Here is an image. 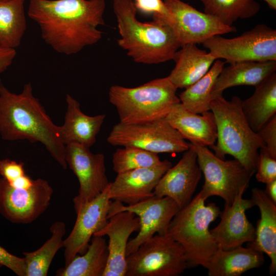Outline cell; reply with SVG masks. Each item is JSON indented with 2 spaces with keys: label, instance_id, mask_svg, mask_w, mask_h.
<instances>
[{
  "label": "cell",
  "instance_id": "obj_1",
  "mask_svg": "<svg viewBox=\"0 0 276 276\" xmlns=\"http://www.w3.org/2000/svg\"><path fill=\"white\" fill-rule=\"evenodd\" d=\"M105 0H30L28 15L58 53L75 54L102 38Z\"/></svg>",
  "mask_w": 276,
  "mask_h": 276
},
{
  "label": "cell",
  "instance_id": "obj_2",
  "mask_svg": "<svg viewBox=\"0 0 276 276\" xmlns=\"http://www.w3.org/2000/svg\"><path fill=\"white\" fill-rule=\"evenodd\" d=\"M0 134L6 141L40 142L63 169L67 167L65 145L60 137L59 126L53 122L33 95L30 82L26 83L22 91L17 94L0 81Z\"/></svg>",
  "mask_w": 276,
  "mask_h": 276
},
{
  "label": "cell",
  "instance_id": "obj_3",
  "mask_svg": "<svg viewBox=\"0 0 276 276\" xmlns=\"http://www.w3.org/2000/svg\"><path fill=\"white\" fill-rule=\"evenodd\" d=\"M113 10L120 36L118 44L134 61L153 64L173 60L181 45L167 21L153 16L151 21H140L133 0H113Z\"/></svg>",
  "mask_w": 276,
  "mask_h": 276
},
{
  "label": "cell",
  "instance_id": "obj_4",
  "mask_svg": "<svg viewBox=\"0 0 276 276\" xmlns=\"http://www.w3.org/2000/svg\"><path fill=\"white\" fill-rule=\"evenodd\" d=\"M242 100L234 96L230 101L222 95L214 97L210 108L217 127L216 144L210 148L224 159L226 155L238 160L252 176L256 171L259 150L265 145L249 125L242 111Z\"/></svg>",
  "mask_w": 276,
  "mask_h": 276
},
{
  "label": "cell",
  "instance_id": "obj_5",
  "mask_svg": "<svg viewBox=\"0 0 276 276\" xmlns=\"http://www.w3.org/2000/svg\"><path fill=\"white\" fill-rule=\"evenodd\" d=\"M200 192L172 219L167 235L182 247L188 266L207 267L219 248L209 226L220 214L214 203L205 204Z\"/></svg>",
  "mask_w": 276,
  "mask_h": 276
},
{
  "label": "cell",
  "instance_id": "obj_6",
  "mask_svg": "<svg viewBox=\"0 0 276 276\" xmlns=\"http://www.w3.org/2000/svg\"><path fill=\"white\" fill-rule=\"evenodd\" d=\"M177 88L167 77L135 87L118 85L109 90V101L116 108L120 122L140 124L165 118L180 102Z\"/></svg>",
  "mask_w": 276,
  "mask_h": 276
},
{
  "label": "cell",
  "instance_id": "obj_7",
  "mask_svg": "<svg viewBox=\"0 0 276 276\" xmlns=\"http://www.w3.org/2000/svg\"><path fill=\"white\" fill-rule=\"evenodd\" d=\"M189 144L197 154L198 164L204 176L200 192L202 197L205 200L217 196L225 204H231L240 193H244L252 175L237 159L225 160L217 157L208 147Z\"/></svg>",
  "mask_w": 276,
  "mask_h": 276
},
{
  "label": "cell",
  "instance_id": "obj_8",
  "mask_svg": "<svg viewBox=\"0 0 276 276\" xmlns=\"http://www.w3.org/2000/svg\"><path fill=\"white\" fill-rule=\"evenodd\" d=\"M125 276H177L188 266L181 245L167 235H154L126 257Z\"/></svg>",
  "mask_w": 276,
  "mask_h": 276
},
{
  "label": "cell",
  "instance_id": "obj_9",
  "mask_svg": "<svg viewBox=\"0 0 276 276\" xmlns=\"http://www.w3.org/2000/svg\"><path fill=\"white\" fill-rule=\"evenodd\" d=\"M216 60L240 61H276V30L259 24L239 36H214L202 43Z\"/></svg>",
  "mask_w": 276,
  "mask_h": 276
},
{
  "label": "cell",
  "instance_id": "obj_10",
  "mask_svg": "<svg viewBox=\"0 0 276 276\" xmlns=\"http://www.w3.org/2000/svg\"><path fill=\"white\" fill-rule=\"evenodd\" d=\"M107 141L113 146H134L157 154L180 153L190 148L166 118L140 124L119 122L113 126Z\"/></svg>",
  "mask_w": 276,
  "mask_h": 276
},
{
  "label": "cell",
  "instance_id": "obj_11",
  "mask_svg": "<svg viewBox=\"0 0 276 276\" xmlns=\"http://www.w3.org/2000/svg\"><path fill=\"white\" fill-rule=\"evenodd\" d=\"M179 210L178 205L171 198L154 196L131 205H124L119 201H112L108 219L114 214L124 211H130L139 218L140 228L136 236L128 242L127 257L156 233L162 236L167 235L169 224Z\"/></svg>",
  "mask_w": 276,
  "mask_h": 276
},
{
  "label": "cell",
  "instance_id": "obj_12",
  "mask_svg": "<svg viewBox=\"0 0 276 276\" xmlns=\"http://www.w3.org/2000/svg\"><path fill=\"white\" fill-rule=\"evenodd\" d=\"M53 193V188L48 181L42 178L34 180L29 188L17 189L2 178L0 214L13 223H31L47 209Z\"/></svg>",
  "mask_w": 276,
  "mask_h": 276
},
{
  "label": "cell",
  "instance_id": "obj_13",
  "mask_svg": "<svg viewBox=\"0 0 276 276\" xmlns=\"http://www.w3.org/2000/svg\"><path fill=\"white\" fill-rule=\"evenodd\" d=\"M89 148L76 143L65 147L66 163L79 183L78 194L73 199L75 212L99 196L110 183L106 175L104 154L93 153Z\"/></svg>",
  "mask_w": 276,
  "mask_h": 276
},
{
  "label": "cell",
  "instance_id": "obj_14",
  "mask_svg": "<svg viewBox=\"0 0 276 276\" xmlns=\"http://www.w3.org/2000/svg\"><path fill=\"white\" fill-rule=\"evenodd\" d=\"M164 2L172 15L170 25L181 47L190 43H202L214 36L236 31L234 27L223 25L214 17L181 0Z\"/></svg>",
  "mask_w": 276,
  "mask_h": 276
},
{
  "label": "cell",
  "instance_id": "obj_15",
  "mask_svg": "<svg viewBox=\"0 0 276 276\" xmlns=\"http://www.w3.org/2000/svg\"><path fill=\"white\" fill-rule=\"evenodd\" d=\"M109 187L93 200L82 204L76 212L77 218L73 228L63 240L65 265L78 254H84L93 235L107 223L112 203L108 196Z\"/></svg>",
  "mask_w": 276,
  "mask_h": 276
},
{
  "label": "cell",
  "instance_id": "obj_16",
  "mask_svg": "<svg viewBox=\"0 0 276 276\" xmlns=\"http://www.w3.org/2000/svg\"><path fill=\"white\" fill-rule=\"evenodd\" d=\"M202 174L197 154L190 147L176 165L170 168L160 178L153 191L154 195L171 198L180 210L192 200Z\"/></svg>",
  "mask_w": 276,
  "mask_h": 276
},
{
  "label": "cell",
  "instance_id": "obj_17",
  "mask_svg": "<svg viewBox=\"0 0 276 276\" xmlns=\"http://www.w3.org/2000/svg\"><path fill=\"white\" fill-rule=\"evenodd\" d=\"M172 166L170 161L165 159L156 166L118 174L110 183L109 198L131 205L154 196L159 179Z\"/></svg>",
  "mask_w": 276,
  "mask_h": 276
},
{
  "label": "cell",
  "instance_id": "obj_18",
  "mask_svg": "<svg viewBox=\"0 0 276 276\" xmlns=\"http://www.w3.org/2000/svg\"><path fill=\"white\" fill-rule=\"evenodd\" d=\"M240 193L231 204H225L221 213V220L210 232L219 247L229 250L252 242L256 236V228L248 221L246 210L255 206L251 199L242 198Z\"/></svg>",
  "mask_w": 276,
  "mask_h": 276
},
{
  "label": "cell",
  "instance_id": "obj_19",
  "mask_svg": "<svg viewBox=\"0 0 276 276\" xmlns=\"http://www.w3.org/2000/svg\"><path fill=\"white\" fill-rule=\"evenodd\" d=\"M140 228L139 218L130 211H124L110 217L106 224L93 235L109 238L108 260L103 276H125L128 239Z\"/></svg>",
  "mask_w": 276,
  "mask_h": 276
},
{
  "label": "cell",
  "instance_id": "obj_20",
  "mask_svg": "<svg viewBox=\"0 0 276 276\" xmlns=\"http://www.w3.org/2000/svg\"><path fill=\"white\" fill-rule=\"evenodd\" d=\"M166 119L191 144L210 147L216 143L217 127L211 110L201 114L194 113L180 102L173 106Z\"/></svg>",
  "mask_w": 276,
  "mask_h": 276
},
{
  "label": "cell",
  "instance_id": "obj_21",
  "mask_svg": "<svg viewBox=\"0 0 276 276\" xmlns=\"http://www.w3.org/2000/svg\"><path fill=\"white\" fill-rule=\"evenodd\" d=\"M67 109L63 124L59 126L63 143H76L90 148L105 119V114L89 116L81 110L79 102L70 94L66 95Z\"/></svg>",
  "mask_w": 276,
  "mask_h": 276
},
{
  "label": "cell",
  "instance_id": "obj_22",
  "mask_svg": "<svg viewBox=\"0 0 276 276\" xmlns=\"http://www.w3.org/2000/svg\"><path fill=\"white\" fill-rule=\"evenodd\" d=\"M252 201L259 208L260 218L256 228L254 240L247 247L266 254L270 259L269 274L276 271V204L267 196L265 191L252 189Z\"/></svg>",
  "mask_w": 276,
  "mask_h": 276
},
{
  "label": "cell",
  "instance_id": "obj_23",
  "mask_svg": "<svg viewBox=\"0 0 276 276\" xmlns=\"http://www.w3.org/2000/svg\"><path fill=\"white\" fill-rule=\"evenodd\" d=\"M175 65L167 77L177 88H186L202 77L216 60L196 44L184 45L174 55Z\"/></svg>",
  "mask_w": 276,
  "mask_h": 276
},
{
  "label": "cell",
  "instance_id": "obj_24",
  "mask_svg": "<svg viewBox=\"0 0 276 276\" xmlns=\"http://www.w3.org/2000/svg\"><path fill=\"white\" fill-rule=\"evenodd\" d=\"M276 61H240L223 67L219 74L212 95L213 98L222 95L229 87L239 85L255 87L275 73Z\"/></svg>",
  "mask_w": 276,
  "mask_h": 276
},
{
  "label": "cell",
  "instance_id": "obj_25",
  "mask_svg": "<svg viewBox=\"0 0 276 276\" xmlns=\"http://www.w3.org/2000/svg\"><path fill=\"white\" fill-rule=\"evenodd\" d=\"M263 253L251 247L238 246L229 250L219 248L206 268L210 276H239L262 266Z\"/></svg>",
  "mask_w": 276,
  "mask_h": 276
},
{
  "label": "cell",
  "instance_id": "obj_26",
  "mask_svg": "<svg viewBox=\"0 0 276 276\" xmlns=\"http://www.w3.org/2000/svg\"><path fill=\"white\" fill-rule=\"evenodd\" d=\"M243 114L251 128L257 132L276 115V73L255 86L253 94L242 102Z\"/></svg>",
  "mask_w": 276,
  "mask_h": 276
},
{
  "label": "cell",
  "instance_id": "obj_27",
  "mask_svg": "<svg viewBox=\"0 0 276 276\" xmlns=\"http://www.w3.org/2000/svg\"><path fill=\"white\" fill-rule=\"evenodd\" d=\"M108 245L104 236H93L86 252L76 256L64 267L56 271L57 276H103L108 260Z\"/></svg>",
  "mask_w": 276,
  "mask_h": 276
},
{
  "label": "cell",
  "instance_id": "obj_28",
  "mask_svg": "<svg viewBox=\"0 0 276 276\" xmlns=\"http://www.w3.org/2000/svg\"><path fill=\"white\" fill-rule=\"evenodd\" d=\"M25 0L0 2V48L19 46L27 29Z\"/></svg>",
  "mask_w": 276,
  "mask_h": 276
},
{
  "label": "cell",
  "instance_id": "obj_29",
  "mask_svg": "<svg viewBox=\"0 0 276 276\" xmlns=\"http://www.w3.org/2000/svg\"><path fill=\"white\" fill-rule=\"evenodd\" d=\"M224 65V62L216 60L202 77L179 95L180 102L186 109L199 114L211 110L213 88Z\"/></svg>",
  "mask_w": 276,
  "mask_h": 276
},
{
  "label": "cell",
  "instance_id": "obj_30",
  "mask_svg": "<svg viewBox=\"0 0 276 276\" xmlns=\"http://www.w3.org/2000/svg\"><path fill=\"white\" fill-rule=\"evenodd\" d=\"M51 237L37 250L23 252L26 262V276H46L57 252L63 247V238L66 232L65 224L57 221L50 227Z\"/></svg>",
  "mask_w": 276,
  "mask_h": 276
},
{
  "label": "cell",
  "instance_id": "obj_31",
  "mask_svg": "<svg viewBox=\"0 0 276 276\" xmlns=\"http://www.w3.org/2000/svg\"><path fill=\"white\" fill-rule=\"evenodd\" d=\"M199 1L203 4V12L229 27L239 19L253 17L259 12L261 7L256 0Z\"/></svg>",
  "mask_w": 276,
  "mask_h": 276
},
{
  "label": "cell",
  "instance_id": "obj_32",
  "mask_svg": "<svg viewBox=\"0 0 276 276\" xmlns=\"http://www.w3.org/2000/svg\"><path fill=\"white\" fill-rule=\"evenodd\" d=\"M123 147L117 149L112 155V168L117 174L156 166L162 162L157 153L134 146Z\"/></svg>",
  "mask_w": 276,
  "mask_h": 276
},
{
  "label": "cell",
  "instance_id": "obj_33",
  "mask_svg": "<svg viewBox=\"0 0 276 276\" xmlns=\"http://www.w3.org/2000/svg\"><path fill=\"white\" fill-rule=\"evenodd\" d=\"M257 180L264 183L276 179V158L264 147L259 149L256 165Z\"/></svg>",
  "mask_w": 276,
  "mask_h": 276
},
{
  "label": "cell",
  "instance_id": "obj_34",
  "mask_svg": "<svg viewBox=\"0 0 276 276\" xmlns=\"http://www.w3.org/2000/svg\"><path fill=\"white\" fill-rule=\"evenodd\" d=\"M137 10L158 16L169 24L172 15L162 0H133Z\"/></svg>",
  "mask_w": 276,
  "mask_h": 276
},
{
  "label": "cell",
  "instance_id": "obj_35",
  "mask_svg": "<svg viewBox=\"0 0 276 276\" xmlns=\"http://www.w3.org/2000/svg\"><path fill=\"white\" fill-rule=\"evenodd\" d=\"M257 133L269 153L276 158V115L266 123Z\"/></svg>",
  "mask_w": 276,
  "mask_h": 276
},
{
  "label": "cell",
  "instance_id": "obj_36",
  "mask_svg": "<svg viewBox=\"0 0 276 276\" xmlns=\"http://www.w3.org/2000/svg\"><path fill=\"white\" fill-rule=\"evenodd\" d=\"M3 266L7 267L18 276H26L24 258L12 255L0 245V267Z\"/></svg>",
  "mask_w": 276,
  "mask_h": 276
},
{
  "label": "cell",
  "instance_id": "obj_37",
  "mask_svg": "<svg viewBox=\"0 0 276 276\" xmlns=\"http://www.w3.org/2000/svg\"><path fill=\"white\" fill-rule=\"evenodd\" d=\"M23 162H17L8 158L0 160V175L8 182L26 174Z\"/></svg>",
  "mask_w": 276,
  "mask_h": 276
},
{
  "label": "cell",
  "instance_id": "obj_38",
  "mask_svg": "<svg viewBox=\"0 0 276 276\" xmlns=\"http://www.w3.org/2000/svg\"><path fill=\"white\" fill-rule=\"evenodd\" d=\"M16 54L15 49L0 48V73L4 72L11 64Z\"/></svg>",
  "mask_w": 276,
  "mask_h": 276
},
{
  "label": "cell",
  "instance_id": "obj_39",
  "mask_svg": "<svg viewBox=\"0 0 276 276\" xmlns=\"http://www.w3.org/2000/svg\"><path fill=\"white\" fill-rule=\"evenodd\" d=\"M34 180L25 174L9 183L11 187L17 189H28L34 183Z\"/></svg>",
  "mask_w": 276,
  "mask_h": 276
},
{
  "label": "cell",
  "instance_id": "obj_40",
  "mask_svg": "<svg viewBox=\"0 0 276 276\" xmlns=\"http://www.w3.org/2000/svg\"><path fill=\"white\" fill-rule=\"evenodd\" d=\"M266 184L265 191L267 196L276 204V179L270 181Z\"/></svg>",
  "mask_w": 276,
  "mask_h": 276
},
{
  "label": "cell",
  "instance_id": "obj_41",
  "mask_svg": "<svg viewBox=\"0 0 276 276\" xmlns=\"http://www.w3.org/2000/svg\"><path fill=\"white\" fill-rule=\"evenodd\" d=\"M266 2L269 7L272 10H276V0H263Z\"/></svg>",
  "mask_w": 276,
  "mask_h": 276
},
{
  "label": "cell",
  "instance_id": "obj_42",
  "mask_svg": "<svg viewBox=\"0 0 276 276\" xmlns=\"http://www.w3.org/2000/svg\"><path fill=\"white\" fill-rule=\"evenodd\" d=\"M10 1V0H0V2H1V1Z\"/></svg>",
  "mask_w": 276,
  "mask_h": 276
}]
</instances>
